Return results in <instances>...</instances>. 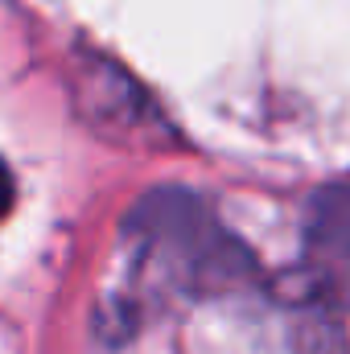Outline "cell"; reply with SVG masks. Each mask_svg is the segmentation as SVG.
I'll use <instances>...</instances> for the list:
<instances>
[{
	"mask_svg": "<svg viewBox=\"0 0 350 354\" xmlns=\"http://www.w3.org/2000/svg\"><path fill=\"white\" fill-rule=\"evenodd\" d=\"M75 99H79V111L95 124V132H103L111 140L157 149V145H165L174 136L165 115L149 99V91L140 87L124 66H116L111 58L79 54V62H75Z\"/></svg>",
	"mask_w": 350,
	"mask_h": 354,
	"instance_id": "cell-1",
	"label": "cell"
},
{
	"mask_svg": "<svg viewBox=\"0 0 350 354\" xmlns=\"http://www.w3.org/2000/svg\"><path fill=\"white\" fill-rule=\"evenodd\" d=\"M12 210V174H8V165L0 161V218Z\"/></svg>",
	"mask_w": 350,
	"mask_h": 354,
	"instance_id": "cell-2",
	"label": "cell"
}]
</instances>
